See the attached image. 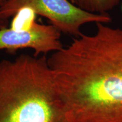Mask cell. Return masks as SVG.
<instances>
[{
	"label": "cell",
	"instance_id": "5",
	"mask_svg": "<svg viewBox=\"0 0 122 122\" xmlns=\"http://www.w3.org/2000/svg\"><path fill=\"white\" fill-rule=\"evenodd\" d=\"M76 6L93 14H106L119 4L120 0H70Z\"/></svg>",
	"mask_w": 122,
	"mask_h": 122
},
{
	"label": "cell",
	"instance_id": "2",
	"mask_svg": "<svg viewBox=\"0 0 122 122\" xmlns=\"http://www.w3.org/2000/svg\"><path fill=\"white\" fill-rule=\"evenodd\" d=\"M0 122H68L45 56L0 61Z\"/></svg>",
	"mask_w": 122,
	"mask_h": 122
},
{
	"label": "cell",
	"instance_id": "1",
	"mask_svg": "<svg viewBox=\"0 0 122 122\" xmlns=\"http://www.w3.org/2000/svg\"><path fill=\"white\" fill-rule=\"evenodd\" d=\"M96 25L48 58L68 122H122V30Z\"/></svg>",
	"mask_w": 122,
	"mask_h": 122
},
{
	"label": "cell",
	"instance_id": "6",
	"mask_svg": "<svg viewBox=\"0 0 122 122\" xmlns=\"http://www.w3.org/2000/svg\"><path fill=\"white\" fill-rule=\"evenodd\" d=\"M7 1H8V0H0V7H1L2 6L4 5Z\"/></svg>",
	"mask_w": 122,
	"mask_h": 122
},
{
	"label": "cell",
	"instance_id": "4",
	"mask_svg": "<svg viewBox=\"0 0 122 122\" xmlns=\"http://www.w3.org/2000/svg\"><path fill=\"white\" fill-rule=\"evenodd\" d=\"M61 32L54 26L31 22L24 28L0 29V50L14 53L22 49H32L35 56L54 52L63 48Z\"/></svg>",
	"mask_w": 122,
	"mask_h": 122
},
{
	"label": "cell",
	"instance_id": "7",
	"mask_svg": "<svg viewBox=\"0 0 122 122\" xmlns=\"http://www.w3.org/2000/svg\"></svg>",
	"mask_w": 122,
	"mask_h": 122
},
{
	"label": "cell",
	"instance_id": "3",
	"mask_svg": "<svg viewBox=\"0 0 122 122\" xmlns=\"http://www.w3.org/2000/svg\"><path fill=\"white\" fill-rule=\"evenodd\" d=\"M29 9L49 20L61 33L79 37L83 25L111 22L108 13L93 14L76 6L68 0H8L0 7V29L6 28L9 20L20 10Z\"/></svg>",
	"mask_w": 122,
	"mask_h": 122
}]
</instances>
